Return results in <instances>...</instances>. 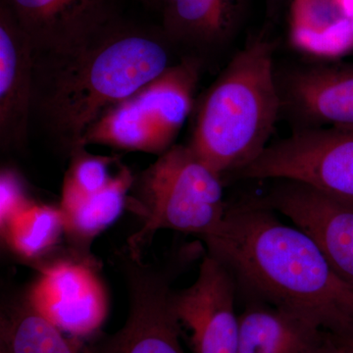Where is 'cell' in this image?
<instances>
[{
  "label": "cell",
  "mask_w": 353,
  "mask_h": 353,
  "mask_svg": "<svg viewBox=\"0 0 353 353\" xmlns=\"http://www.w3.org/2000/svg\"><path fill=\"white\" fill-rule=\"evenodd\" d=\"M131 206L141 227L128 240L127 250L143 256L160 230L196 234L202 240L219 230L228 204L223 178L189 145H174L134 176Z\"/></svg>",
  "instance_id": "cell-4"
},
{
  "label": "cell",
  "mask_w": 353,
  "mask_h": 353,
  "mask_svg": "<svg viewBox=\"0 0 353 353\" xmlns=\"http://www.w3.org/2000/svg\"><path fill=\"white\" fill-rule=\"evenodd\" d=\"M350 9L345 0H294L290 39L299 50L332 57L348 48Z\"/></svg>",
  "instance_id": "cell-16"
},
{
  "label": "cell",
  "mask_w": 353,
  "mask_h": 353,
  "mask_svg": "<svg viewBox=\"0 0 353 353\" xmlns=\"http://www.w3.org/2000/svg\"><path fill=\"white\" fill-rule=\"evenodd\" d=\"M248 0H159L161 29L176 48L201 58L228 43L238 30Z\"/></svg>",
  "instance_id": "cell-14"
},
{
  "label": "cell",
  "mask_w": 353,
  "mask_h": 353,
  "mask_svg": "<svg viewBox=\"0 0 353 353\" xmlns=\"http://www.w3.org/2000/svg\"><path fill=\"white\" fill-rule=\"evenodd\" d=\"M259 199L307 234L338 277L353 289V202L290 181H278Z\"/></svg>",
  "instance_id": "cell-9"
},
{
  "label": "cell",
  "mask_w": 353,
  "mask_h": 353,
  "mask_svg": "<svg viewBox=\"0 0 353 353\" xmlns=\"http://www.w3.org/2000/svg\"><path fill=\"white\" fill-rule=\"evenodd\" d=\"M203 241L248 301L301 316L339 340L353 339L352 288L307 234L259 197L228 204L219 230Z\"/></svg>",
  "instance_id": "cell-2"
},
{
  "label": "cell",
  "mask_w": 353,
  "mask_h": 353,
  "mask_svg": "<svg viewBox=\"0 0 353 353\" xmlns=\"http://www.w3.org/2000/svg\"><path fill=\"white\" fill-rule=\"evenodd\" d=\"M1 205H0V223L4 226L16 213L27 208L32 202L26 199L19 179L11 171L1 173Z\"/></svg>",
  "instance_id": "cell-21"
},
{
  "label": "cell",
  "mask_w": 353,
  "mask_h": 353,
  "mask_svg": "<svg viewBox=\"0 0 353 353\" xmlns=\"http://www.w3.org/2000/svg\"><path fill=\"white\" fill-rule=\"evenodd\" d=\"M315 353H353V347L345 341L330 336L326 343Z\"/></svg>",
  "instance_id": "cell-22"
},
{
  "label": "cell",
  "mask_w": 353,
  "mask_h": 353,
  "mask_svg": "<svg viewBox=\"0 0 353 353\" xmlns=\"http://www.w3.org/2000/svg\"><path fill=\"white\" fill-rule=\"evenodd\" d=\"M345 341V343H347V345H350V347H353V339H352V340H347V341Z\"/></svg>",
  "instance_id": "cell-27"
},
{
  "label": "cell",
  "mask_w": 353,
  "mask_h": 353,
  "mask_svg": "<svg viewBox=\"0 0 353 353\" xmlns=\"http://www.w3.org/2000/svg\"><path fill=\"white\" fill-rule=\"evenodd\" d=\"M64 228L61 209L31 203L16 213L1 230L13 252L24 259H34L50 252Z\"/></svg>",
  "instance_id": "cell-19"
},
{
  "label": "cell",
  "mask_w": 353,
  "mask_h": 353,
  "mask_svg": "<svg viewBox=\"0 0 353 353\" xmlns=\"http://www.w3.org/2000/svg\"><path fill=\"white\" fill-rule=\"evenodd\" d=\"M32 46L6 8L0 6V146L25 150L31 132Z\"/></svg>",
  "instance_id": "cell-12"
},
{
  "label": "cell",
  "mask_w": 353,
  "mask_h": 353,
  "mask_svg": "<svg viewBox=\"0 0 353 353\" xmlns=\"http://www.w3.org/2000/svg\"><path fill=\"white\" fill-rule=\"evenodd\" d=\"M281 112L274 46L261 34L234 55L202 97L188 145L222 178L236 174L270 145Z\"/></svg>",
  "instance_id": "cell-3"
},
{
  "label": "cell",
  "mask_w": 353,
  "mask_h": 353,
  "mask_svg": "<svg viewBox=\"0 0 353 353\" xmlns=\"http://www.w3.org/2000/svg\"><path fill=\"white\" fill-rule=\"evenodd\" d=\"M248 180L290 181L353 202V130L301 128L270 143L236 174Z\"/></svg>",
  "instance_id": "cell-6"
},
{
  "label": "cell",
  "mask_w": 353,
  "mask_h": 353,
  "mask_svg": "<svg viewBox=\"0 0 353 353\" xmlns=\"http://www.w3.org/2000/svg\"><path fill=\"white\" fill-rule=\"evenodd\" d=\"M0 353H9L8 350H6L3 345H0Z\"/></svg>",
  "instance_id": "cell-26"
},
{
  "label": "cell",
  "mask_w": 353,
  "mask_h": 353,
  "mask_svg": "<svg viewBox=\"0 0 353 353\" xmlns=\"http://www.w3.org/2000/svg\"><path fill=\"white\" fill-rule=\"evenodd\" d=\"M238 353H315L331 334L301 316L259 301L239 314Z\"/></svg>",
  "instance_id": "cell-15"
},
{
  "label": "cell",
  "mask_w": 353,
  "mask_h": 353,
  "mask_svg": "<svg viewBox=\"0 0 353 353\" xmlns=\"http://www.w3.org/2000/svg\"><path fill=\"white\" fill-rule=\"evenodd\" d=\"M266 1L267 15L270 18L275 17L279 11L282 9L288 0H265Z\"/></svg>",
  "instance_id": "cell-23"
},
{
  "label": "cell",
  "mask_w": 353,
  "mask_h": 353,
  "mask_svg": "<svg viewBox=\"0 0 353 353\" xmlns=\"http://www.w3.org/2000/svg\"><path fill=\"white\" fill-rule=\"evenodd\" d=\"M134 176L126 166H121L112 181L101 192L62 210L64 232L81 254L88 250L92 240L122 214L132 190Z\"/></svg>",
  "instance_id": "cell-18"
},
{
  "label": "cell",
  "mask_w": 353,
  "mask_h": 353,
  "mask_svg": "<svg viewBox=\"0 0 353 353\" xmlns=\"http://www.w3.org/2000/svg\"><path fill=\"white\" fill-rule=\"evenodd\" d=\"M201 58L185 55L163 74L108 109L85 132L83 145L163 154L194 108Z\"/></svg>",
  "instance_id": "cell-5"
},
{
  "label": "cell",
  "mask_w": 353,
  "mask_h": 353,
  "mask_svg": "<svg viewBox=\"0 0 353 353\" xmlns=\"http://www.w3.org/2000/svg\"><path fill=\"white\" fill-rule=\"evenodd\" d=\"M146 3L152 4V6H159V0H143Z\"/></svg>",
  "instance_id": "cell-25"
},
{
  "label": "cell",
  "mask_w": 353,
  "mask_h": 353,
  "mask_svg": "<svg viewBox=\"0 0 353 353\" xmlns=\"http://www.w3.org/2000/svg\"><path fill=\"white\" fill-rule=\"evenodd\" d=\"M85 148H80L71 155V165L62 190V210L94 196L112 181L110 167L115 163V158L90 154Z\"/></svg>",
  "instance_id": "cell-20"
},
{
  "label": "cell",
  "mask_w": 353,
  "mask_h": 353,
  "mask_svg": "<svg viewBox=\"0 0 353 353\" xmlns=\"http://www.w3.org/2000/svg\"><path fill=\"white\" fill-rule=\"evenodd\" d=\"M282 111L301 128L353 130V62H329L278 76Z\"/></svg>",
  "instance_id": "cell-11"
},
{
  "label": "cell",
  "mask_w": 353,
  "mask_h": 353,
  "mask_svg": "<svg viewBox=\"0 0 353 353\" xmlns=\"http://www.w3.org/2000/svg\"><path fill=\"white\" fill-rule=\"evenodd\" d=\"M0 345L9 353H88L79 339L67 336L27 299L2 312Z\"/></svg>",
  "instance_id": "cell-17"
},
{
  "label": "cell",
  "mask_w": 353,
  "mask_h": 353,
  "mask_svg": "<svg viewBox=\"0 0 353 353\" xmlns=\"http://www.w3.org/2000/svg\"><path fill=\"white\" fill-rule=\"evenodd\" d=\"M28 301L64 333L80 339L95 333L105 320V287L90 264L60 261L41 269Z\"/></svg>",
  "instance_id": "cell-10"
},
{
  "label": "cell",
  "mask_w": 353,
  "mask_h": 353,
  "mask_svg": "<svg viewBox=\"0 0 353 353\" xmlns=\"http://www.w3.org/2000/svg\"><path fill=\"white\" fill-rule=\"evenodd\" d=\"M236 282L226 266L208 253L194 284L172 290L170 303L181 328L190 332L192 353H238Z\"/></svg>",
  "instance_id": "cell-8"
},
{
  "label": "cell",
  "mask_w": 353,
  "mask_h": 353,
  "mask_svg": "<svg viewBox=\"0 0 353 353\" xmlns=\"http://www.w3.org/2000/svg\"><path fill=\"white\" fill-rule=\"evenodd\" d=\"M34 50L61 48L117 17L114 0H0Z\"/></svg>",
  "instance_id": "cell-13"
},
{
  "label": "cell",
  "mask_w": 353,
  "mask_h": 353,
  "mask_svg": "<svg viewBox=\"0 0 353 353\" xmlns=\"http://www.w3.org/2000/svg\"><path fill=\"white\" fill-rule=\"evenodd\" d=\"M141 257L127 250L120 255L129 315L120 331L88 347V353H185L182 328L170 303L175 266L145 263Z\"/></svg>",
  "instance_id": "cell-7"
},
{
  "label": "cell",
  "mask_w": 353,
  "mask_h": 353,
  "mask_svg": "<svg viewBox=\"0 0 353 353\" xmlns=\"http://www.w3.org/2000/svg\"><path fill=\"white\" fill-rule=\"evenodd\" d=\"M348 50H353V8L348 24Z\"/></svg>",
  "instance_id": "cell-24"
},
{
  "label": "cell",
  "mask_w": 353,
  "mask_h": 353,
  "mask_svg": "<svg viewBox=\"0 0 353 353\" xmlns=\"http://www.w3.org/2000/svg\"><path fill=\"white\" fill-rule=\"evenodd\" d=\"M175 48L163 30L115 17L68 46L32 51L31 129L71 157L102 114L176 63Z\"/></svg>",
  "instance_id": "cell-1"
}]
</instances>
